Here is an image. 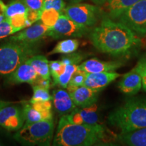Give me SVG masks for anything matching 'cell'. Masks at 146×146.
Masks as SVG:
<instances>
[{
    "mask_svg": "<svg viewBox=\"0 0 146 146\" xmlns=\"http://www.w3.org/2000/svg\"><path fill=\"white\" fill-rule=\"evenodd\" d=\"M50 64V74L54 78V80L57 78L60 74L64 72L66 65L62 62L60 60H55V61L49 62Z\"/></svg>",
    "mask_w": 146,
    "mask_h": 146,
    "instance_id": "obj_28",
    "label": "cell"
},
{
    "mask_svg": "<svg viewBox=\"0 0 146 146\" xmlns=\"http://www.w3.org/2000/svg\"><path fill=\"white\" fill-rule=\"evenodd\" d=\"M136 66L139 70L142 78V87L146 91V52L140 58Z\"/></svg>",
    "mask_w": 146,
    "mask_h": 146,
    "instance_id": "obj_33",
    "label": "cell"
},
{
    "mask_svg": "<svg viewBox=\"0 0 146 146\" xmlns=\"http://www.w3.org/2000/svg\"><path fill=\"white\" fill-rule=\"evenodd\" d=\"M79 46V42L76 39H68L61 41L56 44V46L48 55H54L56 54H68L75 52Z\"/></svg>",
    "mask_w": 146,
    "mask_h": 146,
    "instance_id": "obj_21",
    "label": "cell"
},
{
    "mask_svg": "<svg viewBox=\"0 0 146 146\" xmlns=\"http://www.w3.org/2000/svg\"><path fill=\"white\" fill-rule=\"evenodd\" d=\"M6 20L18 32L24 29L27 28V27L31 26L28 19H27V13L16 14V15L12 16V17L6 18Z\"/></svg>",
    "mask_w": 146,
    "mask_h": 146,
    "instance_id": "obj_27",
    "label": "cell"
},
{
    "mask_svg": "<svg viewBox=\"0 0 146 146\" xmlns=\"http://www.w3.org/2000/svg\"><path fill=\"white\" fill-rule=\"evenodd\" d=\"M98 106L96 104L85 108H79L78 111L83 118V123L87 125H96L99 123V118L97 114Z\"/></svg>",
    "mask_w": 146,
    "mask_h": 146,
    "instance_id": "obj_22",
    "label": "cell"
},
{
    "mask_svg": "<svg viewBox=\"0 0 146 146\" xmlns=\"http://www.w3.org/2000/svg\"><path fill=\"white\" fill-rule=\"evenodd\" d=\"M38 76L34 68L26 60L8 74V81L11 84L27 83L33 85Z\"/></svg>",
    "mask_w": 146,
    "mask_h": 146,
    "instance_id": "obj_13",
    "label": "cell"
},
{
    "mask_svg": "<svg viewBox=\"0 0 146 146\" xmlns=\"http://www.w3.org/2000/svg\"><path fill=\"white\" fill-rule=\"evenodd\" d=\"M63 13L75 23L91 27L98 22L100 9L94 5L81 2L68 5Z\"/></svg>",
    "mask_w": 146,
    "mask_h": 146,
    "instance_id": "obj_7",
    "label": "cell"
},
{
    "mask_svg": "<svg viewBox=\"0 0 146 146\" xmlns=\"http://www.w3.org/2000/svg\"><path fill=\"white\" fill-rule=\"evenodd\" d=\"M28 8L22 0H12L6 5L5 8V19L15 16L16 14H27Z\"/></svg>",
    "mask_w": 146,
    "mask_h": 146,
    "instance_id": "obj_24",
    "label": "cell"
},
{
    "mask_svg": "<svg viewBox=\"0 0 146 146\" xmlns=\"http://www.w3.org/2000/svg\"><path fill=\"white\" fill-rule=\"evenodd\" d=\"M89 31V27L76 23L64 14H61L54 26L50 29L47 36L55 39L64 37H82Z\"/></svg>",
    "mask_w": 146,
    "mask_h": 146,
    "instance_id": "obj_8",
    "label": "cell"
},
{
    "mask_svg": "<svg viewBox=\"0 0 146 146\" xmlns=\"http://www.w3.org/2000/svg\"><path fill=\"white\" fill-rule=\"evenodd\" d=\"M39 85V86H41V87H45V88L50 89V86H51L50 79H47V78H44L43 77L38 76V78H36L35 83L33 85Z\"/></svg>",
    "mask_w": 146,
    "mask_h": 146,
    "instance_id": "obj_35",
    "label": "cell"
},
{
    "mask_svg": "<svg viewBox=\"0 0 146 146\" xmlns=\"http://www.w3.org/2000/svg\"><path fill=\"white\" fill-rule=\"evenodd\" d=\"M89 37L97 50L112 56L128 54L140 41L139 38L130 29L109 18L102 20L91 31Z\"/></svg>",
    "mask_w": 146,
    "mask_h": 146,
    "instance_id": "obj_1",
    "label": "cell"
},
{
    "mask_svg": "<svg viewBox=\"0 0 146 146\" xmlns=\"http://www.w3.org/2000/svg\"><path fill=\"white\" fill-rule=\"evenodd\" d=\"M27 62L34 68L40 77L50 79V70L49 61L47 58L42 55H35L27 60Z\"/></svg>",
    "mask_w": 146,
    "mask_h": 146,
    "instance_id": "obj_20",
    "label": "cell"
},
{
    "mask_svg": "<svg viewBox=\"0 0 146 146\" xmlns=\"http://www.w3.org/2000/svg\"><path fill=\"white\" fill-rule=\"evenodd\" d=\"M118 141L130 146H146V127L127 133H121L117 136Z\"/></svg>",
    "mask_w": 146,
    "mask_h": 146,
    "instance_id": "obj_18",
    "label": "cell"
},
{
    "mask_svg": "<svg viewBox=\"0 0 146 146\" xmlns=\"http://www.w3.org/2000/svg\"><path fill=\"white\" fill-rule=\"evenodd\" d=\"M17 32H18V31L14 29L6 19L0 23V39H4Z\"/></svg>",
    "mask_w": 146,
    "mask_h": 146,
    "instance_id": "obj_31",
    "label": "cell"
},
{
    "mask_svg": "<svg viewBox=\"0 0 146 146\" xmlns=\"http://www.w3.org/2000/svg\"><path fill=\"white\" fill-rule=\"evenodd\" d=\"M54 129L53 119L25 123L14 138L25 145H50L54 137Z\"/></svg>",
    "mask_w": 146,
    "mask_h": 146,
    "instance_id": "obj_5",
    "label": "cell"
},
{
    "mask_svg": "<svg viewBox=\"0 0 146 146\" xmlns=\"http://www.w3.org/2000/svg\"><path fill=\"white\" fill-rule=\"evenodd\" d=\"M23 109L25 123H33L44 120L53 119L52 110H40L34 107L30 102L24 104Z\"/></svg>",
    "mask_w": 146,
    "mask_h": 146,
    "instance_id": "obj_19",
    "label": "cell"
},
{
    "mask_svg": "<svg viewBox=\"0 0 146 146\" xmlns=\"http://www.w3.org/2000/svg\"><path fill=\"white\" fill-rule=\"evenodd\" d=\"M65 8L66 4L64 0H45L42 10L53 8L61 14H63Z\"/></svg>",
    "mask_w": 146,
    "mask_h": 146,
    "instance_id": "obj_29",
    "label": "cell"
},
{
    "mask_svg": "<svg viewBox=\"0 0 146 146\" xmlns=\"http://www.w3.org/2000/svg\"><path fill=\"white\" fill-rule=\"evenodd\" d=\"M142 87V78L137 67L124 74L118 83V88L123 94L133 96L137 94Z\"/></svg>",
    "mask_w": 146,
    "mask_h": 146,
    "instance_id": "obj_12",
    "label": "cell"
},
{
    "mask_svg": "<svg viewBox=\"0 0 146 146\" xmlns=\"http://www.w3.org/2000/svg\"><path fill=\"white\" fill-rule=\"evenodd\" d=\"M136 35H146V0H139L116 20Z\"/></svg>",
    "mask_w": 146,
    "mask_h": 146,
    "instance_id": "obj_6",
    "label": "cell"
},
{
    "mask_svg": "<svg viewBox=\"0 0 146 146\" xmlns=\"http://www.w3.org/2000/svg\"><path fill=\"white\" fill-rule=\"evenodd\" d=\"M25 123L23 108L10 104L0 110V126L8 131H17Z\"/></svg>",
    "mask_w": 146,
    "mask_h": 146,
    "instance_id": "obj_9",
    "label": "cell"
},
{
    "mask_svg": "<svg viewBox=\"0 0 146 146\" xmlns=\"http://www.w3.org/2000/svg\"><path fill=\"white\" fill-rule=\"evenodd\" d=\"M106 130L100 123L76 125L64 116L60 118L54 136L56 146H91L106 141Z\"/></svg>",
    "mask_w": 146,
    "mask_h": 146,
    "instance_id": "obj_2",
    "label": "cell"
},
{
    "mask_svg": "<svg viewBox=\"0 0 146 146\" xmlns=\"http://www.w3.org/2000/svg\"><path fill=\"white\" fill-rule=\"evenodd\" d=\"M139 0H105L102 3V10L108 18L116 21L118 17Z\"/></svg>",
    "mask_w": 146,
    "mask_h": 146,
    "instance_id": "obj_16",
    "label": "cell"
},
{
    "mask_svg": "<svg viewBox=\"0 0 146 146\" xmlns=\"http://www.w3.org/2000/svg\"><path fill=\"white\" fill-rule=\"evenodd\" d=\"M76 107L85 108L96 104L99 91L89 88L85 85L75 87L68 85L66 87Z\"/></svg>",
    "mask_w": 146,
    "mask_h": 146,
    "instance_id": "obj_11",
    "label": "cell"
},
{
    "mask_svg": "<svg viewBox=\"0 0 146 146\" xmlns=\"http://www.w3.org/2000/svg\"><path fill=\"white\" fill-rule=\"evenodd\" d=\"M39 52L36 43L9 41L0 47V74L8 75Z\"/></svg>",
    "mask_w": 146,
    "mask_h": 146,
    "instance_id": "obj_4",
    "label": "cell"
},
{
    "mask_svg": "<svg viewBox=\"0 0 146 146\" xmlns=\"http://www.w3.org/2000/svg\"><path fill=\"white\" fill-rule=\"evenodd\" d=\"M61 13L55 9H43L41 12L39 21L45 26L52 28L58 21Z\"/></svg>",
    "mask_w": 146,
    "mask_h": 146,
    "instance_id": "obj_25",
    "label": "cell"
},
{
    "mask_svg": "<svg viewBox=\"0 0 146 146\" xmlns=\"http://www.w3.org/2000/svg\"><path fill=\"white\" fill-rule=\"evenodd\" d=\"M10 104H11V102H5V101H2V100H0V110L3 107H4L5 106Z\"/></svg>",
    "mask_w": 146,
    "mask_h": 146,
    "instance_id": "obj_37",
    "label": "cell"
},
{
    "mask_svg": "<svg viewBox=\"0 0 146 146\" xmlns=\"http://www.w3.org/2000/svg\"><path fill=\"white\" fill-rule=\"evenodd\" d=\"M108 121L121 133L146 127V98H133L114 109Z\"/></svg>",
    "mask_w": 146,
    "mask_h": 146,
    "instance_id": "obj_3",
    "label": "cell"
},
{
    "mask_svg": "<svg viewBox=\"0 0 146 146\" xmlns=\"http://www.w3.org/2000/svg\"><path fill=\"white\" fill-rule=\"evenodd\" d=\"M123 66L121 62H105L95 59L87 60L78 65V68L87 73H97L102 72H112Z\"/></svg>",
    "mask_w": 146,
    "mask_h": 146,
    "instance_id": "obj_15",
    "label": "cell"
},
{
    "mask_svg": "<svg viewBox=\"0 0 146 146\" xmlns=\"http://www.w3.org/2000/svg\"><path fill=\"white\" fill-rule=\"evenodd\" d=\"M119 76H120V74L115 71L88 73L83 85L99 91L104 89Z\"/></svg>",
    "mask_w": 146,
    "mask_h": 146,
    "instance_id": "obj_14",
    "label": "cell"
},
{
    "mask_svg": "<svg viewBox=\"0 0 146 146\" xmlns=\"http://www.w3.org/2000/svg\"><path fill=\"white\" fill-rule=\"evenodd\" d=\"M69 1H70L72 3H81L82 1H85V0H68Z\"/></svg>",
    "mask_w": 146,
    "mask_h": 146,
    "instance_id": "obj_38",
    "label": "cell"
},
{
    "mask_svg": "<svg viewBox=\"0 0 146 146\" xmlns=\"http://www.w3.org/2000/svg\"><path fill=\"white\" fill-rule=\"evenodd\" d=\"M84 56L80 53H71L63 56L60 61L64 65L68 64H78L83 60Z\"/></svg>",
    "mask_w": 146,
    "mask_h": 146,
    "instance_id": "obj_32",
    "label": "cell"
},
{
    "mask_svg": "<svg viewBox=\"0 0 146 146\" xmlns=\"http://www.w3.org/2000/svg\"><path fill=\"white\" fill-rule=\"evenodd\" d=\"M50 29L43 25L41 21H37L30 27L23 29L21 31H20V32L15 35L11 36L8 40L24 43H36L45 36H47Z\"/></svg>",
    "mask_w": 146,
    "mask_h": 146,
    "instance_id": "obj_10",
    "label": "cell"
},
{
    "mask_svg": "<svg viewBox=\"0 0 146 146\" xmlns=\"http://www.w3.org/2000/svg\"><path fill=\"white\" fill-rule=\"evenodd\" d=\"M0 145H1V144H0Z\"/></svg>",
    "mask_w": 146,
    "mask_h": 146,
    "instance_id": "obj_40",
    "label": "cell"
},
{
    "mask_svg": "<svg viewBox=\"0 0 146 146\" xmlns=\"http://www.w3.org/2000/svg\"><path fill=\"white\" fill-rule=\"evenodd\" d=\"M33 95L30 100L31 103L36 102L51 101L52 100V96L49 92L48 89L35 85H33Z\"/></svg>",
    "mask_w": 146,
    "mask_h": 146,
    "instance_id": "obj_26",
    "label": "cell"
},
{
    "mask_svg": "<svg viewBox=\"0 0 146 146\" xmlns=\"http://www.w3.org/2000/svg\"><path fill=\"white\" fill-rule=\"evenodd\" d=\"M78 64L66 65L64 72L60 74L57 78L54 79L55 84L63 89L66 88L70 83L73 74L78 70Z\"/></svg>",
    "mask_w": 146,
    "mask_h": 146,
    "instance_id": "obj_23",
    "label": "cell"
},
{
    "mask_svg": "<svg viewBox=\"0 0 146 146\" xmlns=\"http://www.w3.org/2000/svg\"><path fill=\"white\" fill-rule=\"evenodd\" d=\"M5 8L6 5H5V3L0 0V23L5 20Z\"/></svg>",
    "mask_w": 146,
    "mask_h": 146,
    "instance_id": "obj_36",
    "label": "cell"
},
{
    "mask_svg": "<svg viewBox=\"0 0 146 146\" xmlns=\"http://www.w3.org/2000/svg\"><path fill=\"white\" fill-rule=\"evenodd\" d=\"M27 8L33 10L41 11L45 0H22Z\"/></svg>",
    "mask_w": 146,
    "mask_h": 146,
    "instance_id": "obj_34",
    "label": "cell"
},
{
    "mask_svg": "<svg viewBox=\"0 0 146 146\" xmlns=\"http://www.w3.org/2000/svg\"><path fill=\"white\" fill-rule=\"evenodd\" d=\"M93 1L97 3H102L105 0H93Z\"/></svg>",
    "mask_w": 146,
    "mask_h": 146,
    "instance_id": "obj_39",
    "label": "cell"
},
{
    "mask_svg": "<svg viewBox=\"0 0 146 146\" xmlns=\"http://www.w3.org/2000/svg\"><path fill=\"white\" fill-rule=\"evenodd\" d=\"M87 74L88 73L78 68V70L73 74L68 85L75 87L82 86V85H83Z\"/></svg>",
    "mask_w": 146,
    "mask_h": 146,
    "instance_id": "obj_30",
    "label": "cell"
},
{
    "mask_svg": "<svg viewBox=\"0 0 146 146\" xmlns=\"http://www.w3.org/2000/svg\"><path fill=\"white\" fill-rule=\"evenodd\" d=\"M53 104L56 110L60 114H67L72 112L76 106L68 91L63 89L53 91Z\"/></svg>",
    "mask_w": 146,
    "mask_h": 146,
    "instance_id": "obj_17",
    "label": "cell"
}]
</instances>
